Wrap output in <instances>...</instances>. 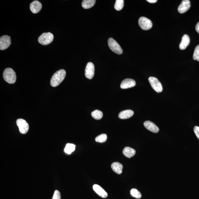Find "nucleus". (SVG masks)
<instances>
[{"mask_svg": "<svg viewBox=\"0 0 199 199\" xmlns=\"http://www.w3.org/2000/svg\"><path fill=\"white\" fill-rule=\"evenodd\" d=\"M94 66L92 63L89 62L87 63L85 70V75L86 78L91 79L94 78Z\"/></svg>", "mask_w": 199, "mask_h": 199, "instance_id": "9", "label": "nucleus"}, {"mask_svg": "<svg viewBox=\"0 0 199 199\" xmlns=\"http://www.w3.org/2000/svg\"><path fill=\"white\" fill-rule=\"evenodd\" d=\"M193 131L197 138L199 140V127L195 126L193 128Z\"/></svg>", "mask_w": 199, "mask_h": 199, "instance_id": "27", "label": "nucleus"}, {"mask_svg": "<svg viewBox=\"0 0 199 199\" xmlns=\"http://www.w3.org/2000/svg\"><path fill=\"white\" fill-rule=\"evenodd\" d=\"M199 57V45L195 47L193 52V58L194 60H197Z\"/></svg>", "mask_w": 199, "mask_h": 199, "instance_id": "25", "label": "nucleus"}, {"mask_svg": "<svg viewBox=\"0 0 199 199\" xmlns=\"http://www.w3.org/2000/svg\"><path fill=\"white\" fill-rule=\"evenodd\" d=\"M11 44V39L10 36L5 35L0 38V50H4L8 48Z\"/></svg>", "mask_w": 199, "mask_h": 199, "instance_id": "8", "label": "nucleus"}, {"mask_svg": "<svg viewBox=\"0 0 199 199\" xmlns=\"http://www.w3.org/2000/svg\"><path fill=\"white\" fill-rule=\"evenodd\" d=\"M3 78L5 81L10 84H13L16 80V73L13 69L7 68L5 69L3 73Z\"/></svg>", "mask_w": 199, "mask_h": 199, "instance_id": "2", "label": "nucleus"}, {"mask_svg": "<svg viewBox=\"0 0 199 199\" xmlns=\"http://www.w3.org/2000/svg\"><path fill=\"white\" fill-rule=\"evenodd\" d=\"M42 8V5L40 2L37 1H35L30 5V9L31 11L33 13L36 14L39 12Z\"/></svg>", "mask_w": 199, "mask_h": 199, "instance_id": "13", "label": "nucleus"}, {"mask_svg": "<svg viewBox=\"0 0 199 199\" xmlns=\"http://www.w3.org/2000/svg\"><path fill=\"white\" fill-rule=\"evenodd\" d=\"M96 2L95 0H83L82 2V6L84 9H90L94 6Z\"/></svg>", "mask_w": 199, "mask_h": 199, "instance_id": "19", "label": "nucleus"}, {"mask_svg": "<svg viewBox=\"0 0 199 199\" xmlns=\"http://www.w3.org/2000/svg\"><path fill=\"white\" fill-rule=\"evenodd\" d=\"M134 114V112L132 110L127 109L120 112L119 114L118 117L121 119H127L132 116Z\"/></svg>", "mask_w": 199, "mask_h": 199, "instance_id": "16", "label": "nucleus"}, {"mask_svg": "<svg viewBox=\"0 0 199 199\" xmlns=\"http://www.w3.org/2000/svg\"><path fill=\"white\" fill-rule=\"evenodd\" d=\"M138 23L140 28L144 30H149L153 25L151 20L145 17H140L139 19Z\"/></svg>", "mask_w": 199, "mask_h": 199, "instance_id": "6", "label": "nucleus"}, {"mask_svg": "<svg viewBox=\"0 0 199 199\" xmlns=\"http://www.w3.org/2000/svg\"><path fill=\"white\" fill-rule=\"evenodd\" d=\"M113 171L117 174H121L123 171V166L121 163L118 162H115L112 164L111 166Z\"/></svg>", "mask_w": 199, "mask_h": 199, "instance_id": "17", "label": "nucleus"}, {"mask_svg": "<svg viewBox=\"0 0 199 199\" xmlns=\"http://www.w3.org/2000/svg\"><path fill=\"white\" fill-rule=\"evenodd\" d=\"M144 124L146 128L151 132L156 133L159 131L158 127L152 122L147 121L144 122Z\"/></svg>", "mask_w": 199, "mask_h": 199, "instance_id": "12", "label": "nucleus"}, {"mask_svg": "<svg viewBox=\"0 0 199 199\" xmlns=\"http://www.w3.org/2000/svg\"><path fill=\"white\" fill-rule=\"evenodd\" d=\"M93 188L94 191L100 197L103 198H107L108 196L107 193L100 186L94 184Z\"/></svg>", "mask_w": 199, "mask_h": 199, "instance_id": "14", "label": "nucleus"}, {"mask_svg": "<svg viewBox=\"0 0 199 199\" xmlns=\"http://www.w3.org/2000/svg\"><path fill=\"white\" fill-rule=\"evenodd\" d=\"M66 75V72L64 69H61L56 72L52 76L51 80V85L52 86H57L63 81Z\"/></svg>", "mask_w": 199, "mask_h": 199, "instance_id": "1", "label": "nucleus"}, {"mask_svg": "<svg viewBox=\"0 0 199 199\" xmlns=\"http://www.w3.org/2000/svg\"><path fill=\"white\" fill-rule=\"evenodd\" d=\"M91 115L93 118L97 120H99L102 118L103 116V113L101 111L95 110L91 113Z\"/></svg>", "mask_w": 199, "mask_h": 199, "instance_id": "21", "label": "nucleus"}, {"mask_svg": "<svg viewBox=\"0 0 199 199\" xmlns=\"http://www.w3.org/2000/svg\"><path fill=\"white\" fill-rule=\"evenodd\" d=\"M107 139V136L105 134H101L95 138V140L96 142L99 143H103L106 141Z\"/></svg>", "mask_w": 199, "mask_h": 199, "instance_id": "24", "label": "nucleus"}, {"mask_svg": "<svg viewBox=\"0 0 199 199\" xmlns=\"http://www.w3.org/2000/svg\"><path fill=\"white\" fill-rule=\"evenodd\" d=\"M195 30H196L197 32H198L199 34V22L197 24L196 26H195Z\"/></svg>", "mask_w": 199, "mask_h": 199, "instance_id": "28", "label": "nucleus"}, {"mask_svg": "<svg viewBox=\"0 0 199 199\" xmlns=\"http://www.w3.org/2000/svg\"><path fill=\"white\" fill-rule=\"evenodd\" d=\"M136 85V82L131 78H126L123 80L120 85L122 89H127L134 87Z\"/></svg>", "mask_w": 199, "mask_h": 199, "instance_id": "11", "label": "nucleus"}, {"mask_svg": "<svg viewBox=\"0 0 199 199\" xmlns=\"http://www.w3.org/2000/svg\"><path fill=\"white\" fill-rule=\"evenodd\" d=\"M147 1L149 3H156L157 1V0H147Z\"/></svg>", "mask_w": 199, "mask_h": 199, "instance_id": "29", "label": "nucleus"}, {"mask_svg": "<svg viewBox=\"0 0 199 199\" xmlns=\"http://www.w3.org/2000/svg\"><path fill=\"white\" fill-rule=\"evenodd\" d=\"M52 199H61V193L59 191L56 190L54 191Z\"/></svg>", "mask_w": 199, "mask_h": 199, "instance_id": "26", "label": "nucleus"}, {"mask_svg": "<svg viewBox=\"0 0 199 199\" xmlns=\"http://www.w3.org/2000/svg\"><path fill=\"white\" fill-rule=\"evenodd\" d=\"M190 6V2L189 0H183L178 7V12L180 13H184L189 10Z\"/></svg>", "mask_w": 199, "mask_h": 199, "instance_id": "10", "label": "nucleus"}, {"mask_svg": "<svg viewBox=\"0 0 199 199\" xmlns=\"http://www.w3.org/2000/svg\"><path fill=\"white\" fill-rule=\"evenodd\" d=\"M108 44L109 48L113 52L118 55L123 53V50L120 45L112 38H109L108 41Z\"/></svg>", "mask_w": 199, "mask_h": 199, "instance_id": "4", "label": "nucleus"}, {"mask_svg": "<svg viewBox=\"0 0 199 199\" xmlns=\"http://www.w3.org/2000/svg\"><path fill=\"white\" fill-rule=\"evenodd\" d=\"M130 194L131 196L137 199H140L142 197L141 193L136 189H131L130 191Z\"/></svg>", "mask_w": 199, "mask_h": 199, "instance_id": "23", "label": "nucleus"}, {"mask_svg": "<svg viewBox=\"0 0 199 199\" xmlns=\"http://www.w3.org/2000/svg\"><path fill=\"white\" fill-rule=\"evenodd\" d=\"M16 124L19 128L20 132L21 134H25L28 132L29 125L25 120L22 119H19L16 121Z\"/></svg>", "mask_w": 199, "mask_h": 199, "instance_id": "7", "label": "nucleus"}, {"mask_svg": "<svg viewBox=\"0 0 199 199\" xmlns=\"http://www.w3.org/2000/svg\"><path fill=\"white\" fill-rule=\"evenodd\" d=\"M197 61H199V57L197 59Z\"/></svg>", "mask_w": 199, "mask_h": 199, "instance_id": "30", "label": "nucleus"}, {"mask_svg": "<svg viewBox=\"0 0 199 199\" xmlns=\"http://www.w3.org/2000/svg\"><path fill=\"white\" fill-rule=\"evenodd\" d=\"M124 6L123 0H117L115 3L114 8L117 10L119 11L123 9Z\"/></svg>", "mask_w": 199, "mask_h": 199, "instance_id": "22", "label": "nucleus"}, {"mask_svg": "<svg viewBox=\"0 0 199 199\" xmlns=\"http://www.w3.org/2000/svg\"><path fill=\"white\" fill-rule=\"evenodd\" d=\"M148 80L151 87L156 92L159 93L162 92L163 87L158 78L154 77H150L149 78Z\"/></svg>", "mask_w": 199, "mask_h": 199, "instance_id": "5", "label": "nucleus"}, {"mask_svg": "<svg viewBox=\"0 0 199 199\" xmlns=\"http://www.w3.org/2000/svg\"><path fill=\"white\" fill-rule=\"evenodd\" d=\"M136 151L132 148L126 147L123 150V154L125 157L130 158L136 155Z\"/></svg>", "mask_w": 199, "mask_h": 199, "instance_id": "18", "label": "nucleus"}, {"mask_svg": "<svg viewBox=\"0 0 199 199\" xmlns=\"http://www.w3.org/2000/svg\"><path fill=\"white\" fill-rule=\"evenodd\" d=\"M76 145L72 144H67L64 149L65 152L67 154H70L75 151Z\"/></svg>", "mask_w": 199, "mask_h": 199, "instance_id": "20", "label": "nucleus"}, {"mask_svg": "<svg viewBox=\"0 0 199 199\" xmlns=\"http://www.w3.org/2000/svg\"><path fill=\"white\" fill-rule=\"evenodd\" d=\"M190 43V38L187 34H184L182 36V41L179 45L180 50H184L187 48Z\"/></svg>", "mask_w": 199, "mask_h": 199, "instance_id": "15", "label": "nucleus"}, {"mask_svg": "<svg viewBox=\"0 0 199 199\" xmlns=\"http://www.w3.org/2000/svg\"><path fill=\"white\" fill-rule=\"evenodd\" d=\"M54 38V35L52 33H44L38 38V41L42 45H47L52 43Z\"/></svg>", "mask_w": 199, "mask_h": 199, "instance_id": "3", "label": "nucleus"}]
</instances>
